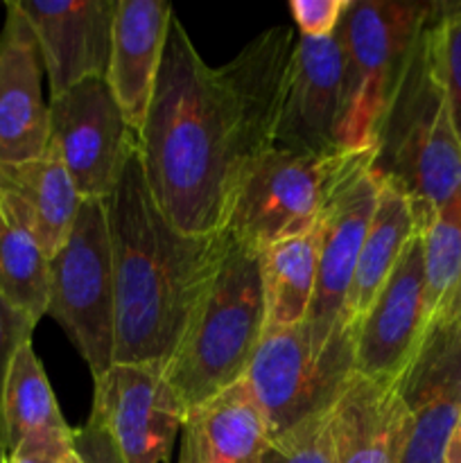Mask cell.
Here are the masks:
<instances>
[{"mask_svg": "<svg viewBox=\"0 0 461 463\" xmlns=\"http://www.w3.org/2000/svg\"><path fill=\"white\" fill-rule=\"evenodd\" d=\"M437 3L357 0L339 25L343 45V109L339 149L373 152L416 43Z\"/></svg>", "mask_w": 461, "mask_h": 463, "instance_id": "5", "label": "cell"}, {"mask_svg": "<svg viewBox=\"0 0 461 463\" xmlns=\"http://www.w3.org/2000/svg\"><path fill=\"white\" fill-rule=\"evenodd\" d=\"M43 59L18 0L5 5L0 32V165L41 156L50 143V109L41 90Z\"/></svg>", "mask_w": 461, "mask_h": 463, "instance_id": "16", "label": "cell"}, {"mask_svg": "<svg viewBox=\"0 0 461 463\" xmlns=\"http://www.w3.org/2000/svg\"><path fill=\"white\" fill-rule=\"evenodd\" d=\"M355 328V373L396 384L429 330L423 242L416 235Z\"/></svg>", "mask_w": 461, "mask_h": 463, "instance_id": "13", "label": "cell"}, {"mask_svg": "<svg viewBox=\"0 0 461 463\" xmlns=\"http://www.w3.org/2000/svg\"><path fill=\"white\" fill-rule=\"evenodd\" d=\"M316 226L260 249L265 330L292 328L307 319L316 289Z\"/></svg>", "mask_w": 461, "mask_h": 463, "instance_id": "22", "label": "cell"}, {"mask_svg": "<svg viewBox=\"0 0 461 463\" xmlns=\"http://www.w3.org/2000/svg\"><path fill=\"white\" fill-rule=\"evenodd\" d=\"M185 411L165 371L113 364L95 378L89 420L111 437L125 463H170Z\"/></svg>", "mask_w": 461, "mask_h": 463, "instance_id": "11", "label": "cell"}, {"mask_svg": "<svg viewBox=\"0 0 461 463\" xmlns=\"http://www.w3.org/2000/svg\"><path fill=\"white\" fill-rule=\"evenodd\" d=\"M0 202L30 224L45 256L52 258L68 240L81 199L59 149L48 143L41 156L0 165Z\"/></svg>", "mask_w": 461, "mask_h": 463, "instance_id": "20", "label": "cell"}, {"mask_svg": "<svg viewBox=\"0 0 461 463\" xmlns=\"http://www.w3.org/2000/svg\"><path fill=\"white\" fill-rule=\"evenodd\" d=\"M328 414L306 420L278 437H271L262 455V463H337Z\"/></svg>", "mask_w": 461, "mask_h": 463, "instance_id": "27", "label": "cell"}, {"mask_svg": "<svg viewBox=\"0 0 461 463\" xmlns=\"http://www.w3.org/2000/svg\"><path fill=\"white\" fill-rule=\"evenodd\" d=\"M294 43L292 27H269L230 61L212 68L172 16L136 140L149 193L181 233L224 231L240 175L274 147Z\"/></svg>", "mask_w": 461, "mask_h": 463, "instance_id": "1", "label": "cell"}, {"mask_svg": "<svg viewBox=\"0 0 461 463\" xmlns=\"http://www.w3.org/2000/svg\"><path fill=\"white\" fill-rule=\"evenodd\" d=\"M75 443L84 463H125L111 437L90 420L84 428L75 430Z\"/></svg>", "mask_w": 461, "mask_h": 463, "instance_id": "31", "label": "cell"}, {"mask_svg": "<svg viewBox=\"0 0 461 463\" xmlns=\"http://www.w3.org/2000/svg\"><path fill=\"white\" fill-rule=\"evenodd\" d=\"M34 326L27 324L21 315L12 310L0 297V407H3V387L7 378L9 362L23 342L32 339ZM5 461V432H3V411H0V463Z\"/></svg>", "mask_w": 461, "mask_h": 463, "instance_id": "30", "label": "cell"}, {"mask_svg": "<svg viewBox=\"0 0 461 463\" xmlns=\"http://www.w3.org/2000/svg\"><path fill=\"white\" fill-rule=\"evenodd\" d=\"M373 152L357 156L316 222V289L306 326L319 348L348 328L346 303L380 190Z\"/></svg>", "mask_w": 461, "mask_h": 463, "instance_id": "10", "label": "cell"}, {"mask_svg": "<svg viewBox=\"0 0 461 463\" xmlns=\"http://www.w3.org/2000/svg\"><path fill=\"white\" fill-rule=\"evenodd\" d=\"M443 463H461V416L459 420H456L455 430H452L450 439H447Z\"/></svg>", "mask_w": 461, "mask_h": 463, "instance_id": "32", "label": "cell"}, {"mask_svg": "<svg viewBox=\"0 0 461 463\" xmlns=\"http://www.w3.org/2000/svg\"><path fill=\"white\" fill-rule=\"evenodd\" d=\"M48 317L89 364L93 380L113 366L116 294L104 202L81 199L68 240L50 258Z\"/></svg>", "mask_w": 461, "mask_h": 463, "instance_id": "8", "label": "cell"}, {"mask_svg": "<svg viewBox=\"0 0 461 463\" xmlns=\"http://www.w3.org/2000/svg\"><path fill=\"white\" fill-rule=\"evenodd\" d=\"M104 208L116 294L113 364L165 371L220 271L230 235L174 229L149 193L138 147Z\"/></svg>", "mask_w": 461, "mask_h": 463, "instance_id": "2", "label": "cell"}, {"mask_svg": "<svg viewBox=\"0 0 461 463\" xmlns=\"http://www.w3.org/2000/svg\"><path fill=\"white\" fill-rule=\"evenodd\" d=\"M0 297L34 328L48 312L50 258L30 224L5 202H0Z\"/></svg>", "mask_w": 461, "mask_h": 463, "instance_id": "24", "label": "cell"}, {"mask_svg": "<svg viewBox=\"0 0 461 463\" xmlns=\"http://www.w3.org/2000/svg\"><path fill=\"white\" fill-rule=\"evenodd\" d=\"M360 154L310 156L278 147L265 149L240 175L224 231L256 249L310 233Z\"/></svg>", "mask_w": 461, "mask_h": 463, "instance_id": "6", "label": "cell"}, {"mask_svg": "<svg viewBox=\"0 0 461 463\" xmlns=\"http://www.w3.org/2000/svg\"><path fill=\"white\" fill-rule=\"evenodd\" d=\"M50 143L59 149L80 199L104 202L120 184L138 140L104 77L50 98Z\"/></svg>", "mask_w": 461, "mask_h": 463, "instance_id": "9", "label": "cell"}, {"mask_svg": "<svg viewBox=\"0 0 461 463\" xmlns=\"http://www.w3.org/2000/svg\"><path fill=\"white\" fill-rule=\"evenodd\" d=\"M172 16L174 9L165 0L116 3L111 54L104 80L136 136L147 118Z\"/></svg>", "mask_w": 461, "mask_h": 463, "instance_id": "17", "label": "cell"}, {"mask_svg": "<svg viewBox=\"0 0 461 463\" xmlns=\"http://www.w3.org/2000/svg\"><path fill=\"white\" fill-rule=\"evenodd\" d=\"M428 27L384 118L371 163L380 179L409 197L420 233L461 188V143L438 80Z\"/></svg>", "mask_w": 461, "mask_h": 463, "instance_id": "3", "label": "cell"}, {"mask_svg": "<svg viewBox=\"0 0 461 463\" xmlns=\"http://www.w3.org/2000/svg\"><path fill=\"white\" fill-rule=\"evenodd\" d=\"M416 235H420V229L409 197L398 185L380 179L378 199L348 294V324H355L369 310Z\"/></svg>", "mask_w": 461, "mask_h": 463, "instance_id": "21", "label": "cell"}, {"mask_svg": "<svg viewBox=\"0 0 461 463\" xmlns=\"http://www.w3.org/2000/svg\"><path fill=\"white\" fill-rule=\"evenodd\" d=\"M396 389L409 414L400 463H443L447 439L461 416V319L429 326Z\"/></svg>", "mask_w": 461, "mask_h": 463, "instance_id": "14", "label": "cell"}, {"mask_svg": "<svg viewBox=\"0 0 461 463\" xmlns=\"http://www.w3.org/2000/svg\"><path fill=\"white\" fill-rule=\"evenodd\" d=\"M429 326L461 319V188L420 233Z\"/></svg>", "mask_w": 461, "mask_h": 463, "instance_id": "25", "label": "cell"}, {"mask_svg": "<svg viewBox=\"0 0 461 463\" xmlns=\"http://www.w3.org/2000/svg\"><path fill=\"white\" fill-rule=\"evenodd\" d=\"M269 430L247 380L185 411L179 463H262Z\"/></svg>", "mask_w": 461, "mask_h": 463, "instance_id": "19", "label": "cell"}, {"mask_svg": "<svg viewBox=\"0 0 461 463\" xmlns=\"http://www.w3.org/2000/svg\"><path fill=\"white\" fill-rule=\"evenodd\" d=\"M0 411H3L5 455L32 439L72 430L59 410L32 339L23 342L9 362Z\"/></svg>", "mask_w": 461, "mask_h": 463, "instance_id": "23", "label": "cell"}, {"mask_svg": "<svg viewBox=\"0 0 461 463\" xmlns=\"http://www.w3.org/2000/svg\"><path fill=\"white\" fill-rule=\"evenodd\" d=\"M351 0H292L289 14L303 39H325L342 25Z\"/></svg>", "mask_w": 461, "mask_h": 463, "instance_id": "28", "label": "cell"}, {"mask_svg": "<svg viewBox=\"0 0 461 463\" xmlns=\"http://www.w3.org/2000/svg\"><path fill=\"white\" fill-rule=\"evenodd\" d=\"M337 463H400L409 414L396 384L353 373L328 414Z\"/></svg>", "mask_w": 461, "mask_h": 463, "instance_id": "18", "label": "cell"}, {"mask_svg": "<svg viewBox=\"0 0 461 463\" xmlns=\"http://www.w3.org/2000/svg\"><path fill=\"white\" fill-rule=\"evenodd\" d=\"M353 373L355 328L348 326L319 348L303 321L292 328L265 330L244 380L271 439L328 414Z\"/></svg>", "mask_w": 461, "mask_h": 463, "instance_id": "7", "label": "cell"}, {"mask_svg": "<svg viewBox=\"0 0 461 463\" xmlns=\"http://www.w3.org/2000/svg\"><path fill=\"white\" fill-rule=\"evenodd\" d=\"M343 109V45L339 30L325 39L298 36L292 50L274 147L337 156Z\"/></svg>", "mask_w": 461, "mask_h": 463, "instance_id": "12", "label": "cell"}, {"mask_svg": "<svg viewBox=\"0 0 461 463\" xmlns=\"http://www.w3.org/2000/svg\"><path fill=\"white\" fill-rule=\"evenodd\" d=\"M428 32L438 80L461 143V3H437Z\"/></svg>", "mask_w": 461, "mask_h": 463, "instance_id": "26", "label": "cell"}, {"mask_svg": "<svg viewBox=\"0 0 461 463\" xmlns=\"http://www.w3.org/2000/svg\"><path fill=\"white\" fill-rule=\"evenodd\" d=\"M265 335L260 249L230 238L215 280L165 369L185 410L247 375Z\"/></svg>", "mask_w": 461, "mask_h": 463, "instance_id": "4", "label": "cell"}, {"mask_svg": "<svg viewBox=\"0 0 461 463\" xmlns=\"http://www.w3.org/2000/svg\"><path fill=\"white\" fill-rule=\"evenodd\" d=\"M3 463H84L75 443V430L32 439L5 455Z\"/></svg>", "mask_w": 461, "mask_h": 463, "instance_id": "29", "label": "cell"}, {"mask_svg": "<svg viewBox=\"0 0 461 463\" xmlns=\"http://www.w3.org/2000/svg\"><path fill=\"white\" fill-rule=\"evenodd\" d=\"M118 0H18L30 21L50 80V98H59L84 80L107 75Z\"/></svg>", "mask_w": 461, "mask_h": 463, "instance_id": "15", "label": "cell"}]
</instances>
